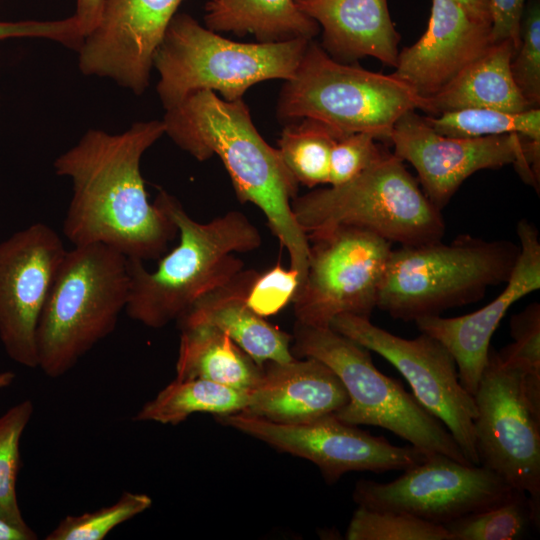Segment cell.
Here are the masks:
<instances>
[{
    "label": "cell",
    "mask_w": 540,
    "mask_h": 540,
    "mask_svg": "<svg viewBox=\"0 0 540 540\" xmlns=\"http://www.w3.org/2000/svg\"><path fill=\"white\" fill-rule=\"evenodd\" d=\"M162 121L165 134L196 160L220 158L237 198L263 212L270 230L287 250L290 268L299 272L303 282L310 242L292 210L299 184L278 149L254 126L244 101H226L215 92L197 91L166 110Z\"/></svg>",
    "instance_id": "2"
},
{
    "label": "cell",
    "mask_w": 540,
    "mask_h": 540,
    "mask_svg": "<svg viewBox=\"0 0 540 540\" xmlns=\"http://www.w3.org/2000/svg\"><path fill=\"white\" fill-rule=\"evenodd\" d=\"M1 1V0H0Z\"/></svg>",
    "instance_id": "43"
},
{
    "label": "cell",
    "mask_w": 540,
    "mask_h": 540,
    "mask_svg": "<svg viewBox=\"0 0 540 540\" xmlns=\"http://www.w3.org/2000/svg\"><path fill=\"white\" fill-rule=\"evenodd\" d=\"M309 41L237 42L176 13L153 57L160 76L157 93L165 110L202 90L218 92L226 101L242 99L259 82L291 79Z\"/></svg>",
    "instance_id": "6"
},
{
    "label": "cell",
    "mask_w": 540,
    "mask_h": 540,
    "mask_svg": "<svg viewBox=\"0 0 540 540\" xmlns=\"http://www.w3.org/2000/svg\"><path fill=\"white\" fill-rule=\"evenodd\" d=\"M24 37L47 38L76 50L84 39L73 15L54 21H0V41Z\"/></svg>",
    "instance_id": "37"
},
{
    "label": "cell",
    "mask_w": 540,
    "mask_h": 540,
    "mask_svg": "<svg viewBox=\"0 0 540 540\" xmlns=\"http://www.w3.org/2000/svg\"><path fill=\"white\" fill-rule=\"evenodd\" d=\"M163 134L159 120L119 134L91 129L55 159V173L72 181L63 233L74 246L100 243L141 261L164 254L178 230L149 202L140 170L143 154Z\"/></svg>",
    "instance_id": "1"
},
{
    "label": "cell",
    "mask_w": 540,
    "mask_h": 540,
    "mask_svg": "<svg viewBox=\"0 0 540 540\" xmlns=\"http://www.w3.org/2000/svg\"><path fill=\"white\" fill-rule=\"evenodd\" d=\"M439 134L456 138H478L519 134L540 140V109L508 112L492 108H466L424 116Z\"/></svg>",
    "instance_id": "29"
},
{
    "label": "cell",
    "mask_w": 540,
    "mask_h": 540,
    "mask_svg": "<svg viewBox=\"0 0 540 540\" xmlns=\"http://www.w3.org/2000/svg\"><path fill=\"white\" fill-rule=\"evenodd\" d=\"M527 0H490L493 43L510 40L515 49L521 41V20Z\"/></svg>",
    "instance_id": "38"
},
{
    "label": "cell",
    "mask_w": 540,
    "mask_h": 540,
    "mask_svg": "<svg viewBox=\"0 0 540 540\" xmlns=\"http://www.w3.org/2000/svg\"><path fill=\"white\" fill-rule=\"evenodd\" d=\"M16 378L12 371H0V391L11 386Z\"/></svg>",
    "instance_id": "42"
},
{
    "label": "cell",
    "mask_w": 540,
    "mask_h": 540,
    "mask_svg": "<svg viewBox=\"0 0 540 540\" xmlns=\"http://www.w3.org/2000/svg\"><path fill=\"white\" fill-rule=\"evenodd\" d=\"M514 490L481 465L432 454L391 482L360 479L352 496L358 506L403 512L444 525L498 503Z\"/></svg>",
    "instance_id": "15"
},
{
    "label": "cell",
    "mask_w": 540,
    "mask_h": 540,
    "mask_svg": "<svg viewBox=\"0 0 540 540\" xmlns=\"http://www.w3.org/2000/svg\"><path fill=\"white\" fill-rule=\"evenodd\" d=\"M67 249L37 222L0 242V341L9 358L38 368L39 319Z\"/></svg>",
    "instance_id": "16"
},
{
    "label": "cell",
    "mask_w": 540,
    "mask_h": 540,
    "mask_svg": "<svg viewBox=\"0 0 540 540\" xmlns=\"http://www.w3.org/2000/svg\"><path fill=\"white\" fill-rule=\"evenodd\" d=\"M301 283L298 271L285 269L277 263L267 271L258 273L250 286L246 303L262 317L274 315L293 301Z\"/></svg>",
    "instance_id": "34"
},
{
    "label": "cell",
    "mask_w": 540,
    "mask_h": 540,
    "mask_svg": "<svg viewBox=\"0 0 540 540\" xmlns=\"http://www.w3.org/2000/svg\"><path fill=\"white\" fill-rule=\"evenodd\" d=\"M34 412L31 400L25 399L0 415V517L31 531L17 499L16 482L20 465V441Z\"/></svg>",
    "instance_id": "30"
},
{
    "label": "cell",
    "mask_w": 540,
    "mask_h": 540,
    "mask_svg": "<svg viewBox=\"0 0 540 540\" xmlns=\"http://www.w3.org/2000/svg\"><path fill=\"white\" fill-rule=\"evenodd\" d=\"M292 339L294 355L320 360L343 383L349 400L334 413L340 421L381 427L426 454H443L471 464L443 423L424 409L401 383L376 368L367 348L330 327L297 322Z\"/></svg>",
    "instance_id": "9"
},
{
    "label": "cell",
    "mask_w": 540,
    "mask_h": 540,
    "mask_svg": "<svg viewBox=\"0 0 540 540\" xmlns=\"http://www.w3.org/2000/svg\"><path fill=\"white\" fill-rule=\"evenodd\" d=\"M216 420L313 462L328 484L352 471H404L429 456L412 445L395 446L384 437L340 421L334 414L302 423H278L241 411L217 415Z\"/></svg>",
    "instance_id": "14"
},
{
    "label": "cell",
    "mask_w": 540,
    "mask_h": 540,
    "mask_svg": "<svg viewBox=\"0 0 540 540\" xmlns=\"http://www.w3.org/2000/svg\"><path fill=\"white\" fill-rule=\"evenodd\" d=\"M426 107V98L393 74L339 62L310 40L294 76L281 90L277 116L313 118L341 136L367 133L389 142L402 115Z\"/></svg>",
    "instance_id": "8"
},
{
    "label": "cell",
    "mask_w": 540,
    "mask_h": 540,
    "mask_svg": "<svg viewBox=\"0 0 540 540\" xmlns=\"http://www.w3.org/2000/svg\"><path fill=\"white\" fill-rule=\"evenodd\" d=\"M179 329L176 379L201 378L248 393L256 387L262 366L224 332L206 324Z\"/></svg>",
    "instance_id": "24"
},
{
    "label": "cell",
    "mask_w": 540,
    "mask_h": 540,
    "mask_svg": "<svg viewBox=\"0 0 540 540\" xmlns=\"http://www.w3.org/2000/svg\"><path fill=\"white\" fill-rule=\"evenodd\" d=\"M152 499L142 493L124 492L113 504L80 515H68L46 540H102L113 529L149 509Z\"/></svg>",
    "instance_id": "32"
},
{
    "label": "cell",
    "mask_w": 540,
    "mask_h": 540,
    "mask_svg": "<svg viewBox=\"0 0 540 540\" xmlns=\"http://www.w3.org/2000/svg\"><path fill=\"white\" fill-rule=\"evenodd\" d=\"M37 534L27 531L0 517V540H35Z\"/></svg>",
    "instance_id": "41"
},
{
    "label": "cell",
    "mask_w": 540,
    "mask_h": 540,
    "mask_svg": "<svg viewBox=\"0 0 540 540\" xmlns=\"http://www.w3.org/2000/svg\"><path fill=\"white\" fill-rule=\"evenodd\" d=\"M389 142L393 154L415 168L424 194L440 211L468 177L483 169L512 164L523 181L539 187L540 140L519 134L449 137L411 110L395 123Z\"/></svg>",
    "instance_id": "12"
},
{
    "label": "cell",
    "mask_w": 540,
    "mask_h": 540,
    "mask_svg": "<svg viewBox=\"0 0 540 540\" xmlns=\"http://www.w3.org/2000/svg\"><path fill=\"white\" fill-rule=\"evenodd\" d=\"M292 210L307 236L352 226L411 246L439 241L445 232L441 211L403 161L385 150L351 181L296 196Z\"/></svg>",
    "instance_id": "7"
},
{
    "label": "cell",
    "mask_w": 540,
    "mask_h": 540,
    "mask_svg": "<svg viewBox=\"0 0 540 540\" xmlns=\"http://www.w3.org/2000/svg\"><path fill=\"white\" fill-rule=\"evenodd\" d=\"M204 20L214 32L252 34L258 42L312 40L320 31L294 0H209Z\"/></svg>",
    "instance_id": "25"
},
{
    "label": "cell",
    "mask_w": 540,
    "mask_h": 540,
    "mask_svg": "<svg viewBox=\"0 0 540 540\" xmlns=\"http://www.w3.org/2000/svg\"><path fill=\"white\" fill-rule=\"evenodd\" d=\"M519 253L503 291L479 310L458 317L429 316L415 320L421 333L440 341L454 357L459 380L475 394L484 371L490 341L508 309L540 288V240L537 229L527 220L517 224Z\"/></svg>",
    "instance_id": "18"
},
{
    "label": "cell",
    "mask_w": 540,
    "mask_h": 540,
    "mask_svg": "<svg viewBox=\"0 0 540 540\" xmlns=\"http://www.w3.org/2000/svg\"><path fill=\"white\" fill-rule=\"evenodd\" d=\"M515 51L510 40L491 44L435 95L426 98L425 112L437 115L466 108L508 112L532 109L512 78L510 62Z\"/></svg>",
    "instance_id": "23"
},
{
    "label": "cell",
    "mask_w": 540,
    "mask_h": 540,
    "mask_svg": "<svg viewBox=\"0 0 540 540\" xmlns=\"http://www.w3.org/2000/svg\"><path fill=\"white\" fill-rule=\"evenodd\" d=\"M510 333L513 342L497 351L499 357L540 376V305L532 303L512 316Z\"/></svg>",
    "instance_id": "35"
},
{
    "label": "cell",
    "mask_w": 540,
    "mask_h": 540,
    "mask_svg": "<svg viewBox=\"0 0 540 540\" xmlns=\"http://www.w3.org/2000/svg\"><path fill=\"white\" fill-rule=\"evenodd\" d=\"M154 202L176 225L179 243L153 271L146 269L144 261L129 258L125 311L131 319L159 329L177 321L201 296L243 270L244 262L235 254L259 248L262 237L239 211L201 223L164 190Z\"/></svg>",
    "instance_id": "3"
},
{
    "label": "cell",
    "mask_w": 540,
    "mask_h": 540,
    "mask_svg": "<svg viewBox=\"0 0 540 540\" xmlns=\"http://www.w3.org/2000/svg\"><path fill=\"white\" fill-rule=\"evenodd\" d=\"M382 151L376 139L367 133L339 137L331 151L328 184L339 186L351 181L377 159Z\"/></svg>",
    "instance_id": "36"
},
{
    "label": "cell",
    "mask_w": 540,
    "mask_h": 540,
    "mask_svg": "<svg viewBox=\"0 0 540 540\" xmlns=\"http://www.w3.org/2000/svg\"><path fill=\"white\" fill-rule=\"evenodd\" d=\"M512 78L531 108L540 104V1L527 0L521 20V41L511 62Z\"/></svg>",
    "instance_id": "33"
},
{
    "label": "cell",
    "mask_w": 540,
    "mask_h": 540,
    "mask_svg": "<svg viewBox=\"0 0 540 540\" xmlns=\"http://www.w3.org/2000/svg\"><path fill=\"white\" fill-rule=\"evenodd\" d=\"M259 272L241 270L226 283L201 296L177 320L178 326L206 324L224 332L259 366L294 358L292 336L255 313L246 303Z\"/></svg>",
    "instance_id": "22"
},
{
    "label": "cell",
    "mask_w": 540,
    "mask_h": 540,
    "mask_svg": "<svg viewBox=\"0 0 540 540\" xmlns=\"http://www.w3.org/2000/svg\"><path fill=\"white\" fill-rule=\"evenodd\" d=\"M529 496L520 490L482 510L450 521L443 526L452 540H515L529 527L539 528Z\"/></svg>",
    "instance_id": "28"
},
{
    "label": "cell",
    "mask_w": 540,
    "mask_h": 540,
    "mask_svg": "<svg viewBox=\"0 0 540 540\" xmlns=\"http://www.w3.org/2000/svg\"><path fill=\"white\" fill-rule=\"evenodd\" d=\"M249 399L246 391L210 380L175 379L146 402L133 420L177 425L195 412L223 415L244 411Z\"/></svg>",
    "instance_id": "26"
},
{
    "label": "cell",
    "mask_w": 540,
    "mask_h": 540,
    "mask_svg": "<svg viewBox=\"0 0 540 540\" xmlns=\"http://www.w3.org/2000/svg\"><path fill=\"white\" fill-rule=\"evenodd\" d=\"M348 540H452L443 525L411 514L358 506L346 532Z\"/></svg>",
    "instance_id": "31"
},
{
    "label": "cell",
    "mask_w": 540,
    "mask_h": 540,
    "mask_svg": "<svg viewBox=\"0 0 540 540\" xmlns=\"http://www.w3.org/2000/svg\"><path fill=\"white\" fill-rule=\"evenodd\" d=\"M518 253L510 241L470 235L400 246L391 251L377 308L394 319L415 321L474 303L508 280Z\"/></svg>",
    "instance_id": "5"
},
{
    "label": "cell",
    "mask_w": 540,
    "mask_h": 540,
    "mask_svg": "<svg viewBox=\"0 0 540 540\" xmlns=\"http://www.w3.org/2000/svg\"><path fill=\"white\" fill-rule=\"evenodd\" d=\"M129 289V258L119 251L100 243L67 250L38 323V368L50 378L69 372L114 331Z\"/></svg>",
    "instance_id": "4"
},
{
    "label": "cell",
    "mask_w": 540,
    "mask_h": 540,
    "mask_svg": "<svg viewBox=\"0 0 540 540\" xmlns=\"http://www.w3.org/2000/svg\"><path fill=\"white\" fill-rule=\"evenodd\" d=\"M491 44L490 24L474 19L455 0H432L426 31L399 52L392 74L429 98Z\"/></svg>",
    "instance_id": "19"
},
{
    "label": "cell",
    "mask_w": 540,
    "mask_h": 540,
    "mask_svg": "<svg viewBox=\"0 0 540 540\" xmlns=\"http://www.w3.org/2000/svg\"><path fill=\"white\" fill-rule=\"evenodd\" d=\"M330 328L391 363L421 406L448 429L468 462L479 465L474 397L461 385L456 361L440 341L425 333L405 339L351 314L336 316Z\"/></svg>",
    "instance_id": "13"
},
{
    "label": "cell",
    "mask_w": 540,
    "mask_h": 540,
    "mask_svg": "<svg viewBox=\"0 0 540 540\" xmlns=\"http://www.w3.org/2000/svg\"><path fill=\"white\" fill-rule=\"evenodd\" d=\"M525 372L490 346L473 395L475 448L479 465L525 492L540 515V403L527 392Z\"/></svg>",
    "instance_id": "10"
},
{
    "label": "cell",
    "mask_w": 540,
    "mask_h": 540,
    "mask_svg": "<svg viewBox=\"0 0 540 540\" xmlns=\"http://www.w3.org/2000/svg\"><path fill=\"white\" fill-rule=\"evenodd\" d=\"M474 19L491 25L490 0H455Z\"/></svg>",
    "instance_id": "40"
},
{
    "label": "cell",
    "mask_w": 540,
    "mask_h": 540,
    "mask_svg": "<svg viewBox=\"0 0 540 540\" xmlns=\"http://www.w3.org/2000/svg\"><path fill=\"white\" fill-rule=\"evenodd\" d=\"M339 137L325 123L302 118L283 129L277 149L298 184L312 188L328 184L331 151Z\"/></svg>",
    "instance_id": "27"
},
{
    "label": "cell",
    "mask_w": 540,
    "mask_h": 540,
    "mask_svg": "<svg viewBox=\"0 0 540 540\" xmlns=\"http://www.w3.org/2000/svg\"><path fill=\"white\" fill-rule=\"evenodd\" d=\"M104 0H76L74 17L85 38L97 25Z\"/></svg>",
    "instance_id": "39"
},
{
    "label": "cell",
    "mask_w": 540,
    "mask_h": 540,
    "mask_svg": "<svg viewBox=\"0 0 540 540\" xmlns=\"http://www.w3.org/2000/svg\"><path fill=\"white\" fill-rule=\"evenodd\" d=\"M183 1L104 0L97 25L77 50L81 72L142 94L155 51Z\"/></svg>",
    "instance_id": "17"
},
{
    "label": "cell",
    "mask_w": 540,
    "mask_h": 540,
    "mask_svg": "<svg viewBox=\"0 0 540 540\" xmlns=\"http://www.w3.org/2000/svg\"><path fill=\"white\" fill-rule=\"evenodd\" d=\"M307 274L294 299L296 322L327 328L338 315L370 319L392 251L383 237L352 226L308 236Z\"/></svg>",
    "instance_id": "11"
},
{
    "label": "cell",
    "mask_w": 540,
    "mask_h": 540,
    "mask_svg": "<svg viewBox=\"0 0 540 540\" xmlns=\"http://www.w3.org/2000/svg\"><path fill=\"white\" fill-rule=\"evenodd\" d=\"M297 8L322 28L321 47L335 60L349 63L366 56L395 67L400 34L387 0H294Z\"/></svg>",
    "instance_id": "21"
},
{
    "label": "cell",
    "mask_w": 540,
    "mask_h": 540,
    "mask_svg": "<svg viewBox=\"0 0 540 540\" xmlns=\"http://www.w3.org/2000/svg\"><path fill=\"white\" fill-rule=\"evenodd\" d=\"M249 397L244 412L278 423H302L334 414L349 400L335 372L313 357L265 362Z\"/></svg>",
    "instance_id": "20"
}]
</instances>
